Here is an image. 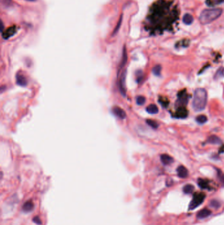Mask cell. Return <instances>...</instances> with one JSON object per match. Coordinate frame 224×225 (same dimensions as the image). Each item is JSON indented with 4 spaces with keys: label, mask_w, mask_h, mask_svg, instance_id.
Here are the masks:
<instances>
[{
    "label": "cell",
    "mask_w": 224,
    "mask_h": 225,
    "mask_svg": "<svg viewBox=\"0 0 224 225\" xmlns=\"http://www.w3.org/2000/svg\"><path fill=\"white\" fill-rule=\"evenodd\" d=\"M178 19L177 5L173 0H159L153 6L148 21L154 29L164 30Z\"/></svg>",
    "instance_id": "6da1fadb"
},
{
    "label": "cell",
    "mask_w": 224,
    "mask_h": 225,
    "mask_svg": "<svg viewBox=\"0 0 224 225\" xmlns=\"http://www.w3.org/2000/svg\"><path fill=\"white\" fill-rule=\"evenodd\" d=\"M208 95L205 89L202 88H196L194 92L193 99L192 102L193 109L195 111L204 110L207 104Z\"/></svg>",
    "instance_id": "7a4b0ae2"
},
{
    "label": "cell",
    "mask_w": 224,
    "mask_h": 225,
    "mask_svg": "<svg viewBox=\"0 0 224 225\" xmlns=\"http://www.w3.org/2000/svg\"><path fill=\"white\" fill-rule=\"evenodd\" d=\"M223 10L220 8H214L204 9L201 12L199 20L203 24H209L220 17Z\"/></svg>",
    "instance_id": "3957f363"
},
{
    "label": "cell",
    "mask_w": 224,
    "mask_h": 225,
    "mask_svg": "<svg viewBox=\"0 0 224 225\" xmlns=\"http://www.w3.org/2000/svg\"><path fill=\"white\" fill-rule=\"evenodd\" d=\"M206 197L205 194L202 192L195 193L193 195V199L189 205V210H193L202 203Z\"/></svg>",
    "instance_id": "277c9868"
},
{
    "label": "cell",
    "mask_w": 224,
    "mask_h": 225,
    "mask_svg": "<svg viewBox=\"0 0 224 225\" xmlns=\"http://www.w3.org/2000/svg\"><path fill=\"white\" fill-rule=\"evenodd\" d=\"M188 97L186 92H181L178 94V100L176 101V105L177 107L185 106L187 104Z\"/></svg>",
    "instance_id": "5b68a950"
},
{
    "label": "cell",
    "mask_w": 224,
    "mask_h": 225,
    "mask_svg": "<svg viewBox=\"0 0 224 225\" xmlns=\"http://www.w3.org/2000/svg\"><path fill=\"white\" fill-rule=\"evenodd\" d=\"M188 115V111L184 106L178 107L175 113V117L179 119H184Z\"/></svg>",
    "instance_id": "8992f818"
},
{
    "label": "cell",
    "mask_w": 224,
    "mask_h": 225,
    "mask_svg": "<svg viewBox=\"0 0 224 225\" xmlns=\"http://www.w3.org/2000/svg\"><path fill=\"white\" fill-rule=\"evenodd\" d=\"M113 112L116 117H118L121 119H124L125 117H126V114H125V111L123 110L122 108H120L118 106L114 107L113 109Z\"/></svg>",
    "instance_id": "52a82bcc"
},
{
    "label": "cell",
    "mask_w": 224,
    "mask_h": 225,
    "mask_svg": "<svg viewBox=\"0 0 224 225\" xmlns=\"http://www.w3.org/2000/svg\"><path fill=\"white\" fill-rule=\"evenodd\" d=\"M177 173L178 176L181 178H186L188 176V170L184 166L180 165L177 169Z\"/></svg>",
    "instance_id": "ba28073f"
},
{
    "label": "cell",
    "mask_w": 224,
    "mask_h": 225,
    "mask_svg": "<svg viewBox=\"0 0 224 225\" xmlns=\"http://www.w3.org/2000/svg\"><path fill=\"white\" fill-rule=\"evenodd\" d=\"M16 82L18 85L21 86H26L27 85V80L23 74L18 73L16 76Z\"/></svg>",
    "instance_id": "9c48e42d"
},
{
    "label": "cell",
    "mask_w": 224,
    "mask_h": 225,
    "mask_svg": "<svg viewBox=\"0 0 224 225\" xmlns=\"http://www.w3.org/2000/svg\"><path fill=\"white\" fill-rule=\"evenodd\" d=\"M161 160L162 163L165 165H168L172 164L173 162V158L170 156L168 154H162L161 156Z\"/></svg>",
    "instance_id": "30bf717a"
},
{
    "label": "cell",
    "mask_w": 224,
    "mask_h": 225,
    "mask_svg": "<svg viewBox=\"0 0 224 225\" xmlns=\"http://www.w3.org/2000/svg\"><path fill=\"white\" fill-rule=\"evenodd\" d=\"M125 72H124L121 74V78L120 80V93L123 95V96H125Z\"/></svg>",
    "instance_id": "8fae6325"
},
{
    "label": "cell",
    "mask_w": 224,
    "mask_h": 225,
    "mask_svg": "<svg viewBox=\"0 0 224 225\" xmlns=\"http://www.w3.org/2000/svg\"><path fill=\"white\" fill-rule=\"evenodd\" d=\"M211 213L212 211L208 209H204L198 211L197 214H196V217L200 219H205V218L209 217L211 215Z\"/></svg>",
    "instance_id": "7c38bea8"
},
{
    "label": "cell",
    "mask_w": 224,
    "mask_h": 225,
    "mask_svg": "<svg viewBox=\"0 0 224 225\" xmlns=\"http://www.w3.org/2000/svg\"><path fill=\"white\" fill-rule=\"evenodd\" d=\"M207 142L208 143H209V144H215V145L221 144V143H222V141H221L220 138L215 135H212L211 136H210V137L208 138Z\"/></svg>",
    "instance_id": "4fadbf2b"
},
{
    "label": "cell",
    "mask_w": 224,
    "mask_h": 225,
    "mask_svg": "<svg viewBox=\"0 0 224 225\" xmlns=\"http://www.w3.org/2000/svg\"><path fill=\"white\" fill-rule=\"evenodd\" d=\"M33 208H34L33 202L30 200V201H26V203L24 204L23 207H22V211L25 213H28V212H30V211L33 209Z\"/></svg>",
    "instance_id": "5bb4252c"
},
{
    "label": "cell",
    "mask_w": 224,
    "mask_h": 225,
    "mask_svg": "<svg viewBox=\"0 0 224 225\" xmlns=\"http://www.w3.org/2000/svg\"><path fill=\"white\" fill-rule=\"evenodd\" d=\"M146 111L149 114H157V113H159V108L155 104H150L146 108Z\"/></svg>",
    "instance_id": "9a60e30c"
},
{
    "label": "cell",
    "mask_w": 224,
    "mask_h": 225,
    "mask_svg": "<svg viewBox=\"0 0 224 225\" xmlns=\"http://www.w3.org/2000/svg\"><path fill=\"white\" fill-rule=\"evenodd\" d=\"M193 21V17L191 14L187 13L185 14L184 17H183V22H184L186 24L189 25L191 24Z\"/></svg>",
    "instance_id": "2e32d148"
},
{
    "label": "cell",
    "mask_w": 224,
    "mask_h": 225,
    "mask_svg": "<svg viewBox=\"0 0 224 225\" xmlns=\"http://www.w3.org/2000/svg\"><path fill=\"white\" fill-rule=\"evenodd\" d=\"M223 77H224V68L223 67H220L217 70V71L215 74L214 76V80H219V79L222 78Z\"/></svg>",
    "instance_id": "e0dca14e"
},
{
    "label": "cell",
    "mask_w": 224,
    "mask_h": 225,
    "mask_svg": "<svg viewBox=\"0 0 224 225\" xmlns=\"http://www.w3.org/2000/svg\"><path fill=\"white\" fill-rule=\"evenodd\" d=\"M198 184L202 189H208L209 188L208 182L207 180L199 178L198 180Z\"/></svg>",
    "instance_id": "ac0fdd59"
},
{
    "label": "cell",
    "mask_w": 224,
    "mask_h": 225,
    "mask_svg": "<svg viewBox=\"0 0 224 225\" xmlns=\"http://www.w3.org/2000/svg\"><path fill=\"white\" fill-rule=\"evenodd\" d=\"M208 120V118L206 116H205L204 115H198L196 117V121L198 122V124H204L205 122H206Z\"/></svg>",
    "instance_id": "d6986e66"
},
{
    "label": "cell",
    "mask_w": 224,
    "mask_h": 225,
    "mask_svg": "<svg viewBox=\"0 0 224 225\" xmlns=\"http://www.w3.org/2000/svg\"><path fill=\"white\" fill-rule=\"evenodd\" d=\"M194 186L191 184H187L183 188V190H184V192L186 194H190L192 192H193L194 190Z\"/></svg>",
    "instance_id": "ffe728a7"
},
{
    "label": "cell",
    "mask_w": 224,
    "mask_h": 225,
    "mask_svg": "<svg viewBox=\"0 0 224 225\" xmlns=\"http://www.w3.org/2000/svg\"><path fill=\"white\" fill-rule=\"evenodd\" d=\"M161 70H162L161 66L159 65H157L156 66H155V67L152 68V73L155 75V76H160V75H161Z\"/></svg>",
    "instance_id": "44dd1931"
},
{
    "label": "cell",
    "mask_w": 224,
    "mask_h": 225,
    "mask_svg": "<svg viewBox=\"0 0 224 225\" xmlns=\"http://www.w3.org/2000/svg\"><path fill=\"white\" fill-rule=\"evenodd\" d=\"M146 122H147V124L148 125V126H150L151 128H154V129H157L158 127L159 126V124H158V122L155 121V120H150V119H148L146 120Z\"/></svg>",
    "instance_id": "7402d4cb"
},
{
    "label": "cell",
    "mask_w": 224,
    "mask_h": 225,
    "mask_svg": "<svg viewBox=\"0 0 224 225\" xmlns=\"http://www.w3.org/2000/svg\"><path fill=\"white\" fill-rule=\"evenodd\" d=\"M145 97L143 96H138L136 99V103L139 105H143L144 103H145Z\"/></svg>",
    "instance_id": "603a6c76"
},
{
    "label": "cell",
    "mask_w": 224,
    "mask_h": 225,
    "mask_svg": "<svg viewBox=\"0 0 224 225\" xmlns=\"http://www.w3.org/2000/svg\"><path fill=\"white\" fill-rule=\"evenodd\" d=\"M210 205L213 207L218 208L219 207V203L217 200H212L211 202H210Z\"/></svg>",
    "instance_id": "cb8c5ba5"
},
{
    "label": "cell",
    "mask_w": 224,
    "mask_h": 225,
    "mask_svg": "<svg viewBox=\"0 0 224 225\" xmlns=\"http://www.w3.org/2000/svg\"><path fill=\"white\" fill-rule=\"evenodd\" d=\"M136 75H137V77H138V78H137V80H138V82H140V80L142 79V77H143V72L141 70H138V72H136Z\"/></svg>",
    "instance_id": "d4e9b609"
},
{
    "label": "cell",
    "mask_w": 224,
    "mask_h": 225,
    "mask_svg": "<svg viewBox=\"0 0 224 225\" xmlns=\"http://www.w3.org/2000/svg\"><path fill=\"white\" fill-rule=\"evenodd\" d=\"M211 3L212 5H219V4L222 3L224 2V0H210Z\"/></svg>",
    "instance_id": "484cf974"
},
{
    "label": "cell",
    "mask_w": 224,
    "mask_h": 225,
    "mask_svg": "<svg viewBox=\"0 0 224 225\" xmlns=\"http://www.w3.org/2000/svg\"><path fill=\"white\" fill-rule=\"evenodd\" d=\"M122 15L120 17V19L119 20V22H118V23L117 24V26H116V28L115 29V30H114V34L116 33V32L118 30V29H119V28H120V24H121V23H122Z\"/></svg>",
    "instance_id": "4316f807"
},
{
    "label": "cell",
    "mask_w": 224,
    "mask_h": 225,
    "mask_svg": "<svg viewBox=\"0 0 224 225\" xmlns=\"http://www.w3.org/2000/svg\"><path fill=\"white\" fill-rule=\"evenodd\" d=\"M40 219H39L38 217H36L35 218H34V221L36 222V223H37L38 224H41V221H40Z\"/></svg>",
    "instance_id": "83f0119b"
},
{
    "label": "cell",
    "mask_w": 224,
    "mask_h": 225,
    "mask_svg": "<svg viewBox=\"0 0 224 225\" xmlns=\"http://www.w3.org/2000/svg\"><path fill=\"white\" fill-rule=\"evenodd\" d=\"M3 22L1 21V32H3Z\"/></svg>",
    "instance_id": "f1b7e54d"
},
{
    "label": "cell",
    "mask_w": 224,
    "mask_h": 225,
    "mask_svg": "<svg viewBox=\"0 0 224 225\" xmlns=\"http://www.w3.org/2000/svg\"><path fill=\"white\" fill-rule=\"evenodd\" d=\"M26 1H35L36 0H26Z\"/></svg>",
    "instance_id": "f546056e"
}]
</instances>
